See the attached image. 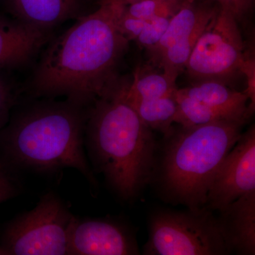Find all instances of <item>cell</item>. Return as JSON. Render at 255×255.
<instances>
[{
  "mask_svg": "<svg viewBox=\"0 0 255 255\" xmlns=\"http://www.w3.org/2000/svg\"><path fill=\"white\" fill-rule=\"evenodd\" d=\"M140 1V0H100L99 4H109V3H117V4L127 5L130 3L135 2V1Z\"/></svg>",
  "mask_w": 255,
  "mask_h": 255,
  "instance_id": "obj_25",
  "label": "cell"
},
{
  "mask_svg": "<svg viewBox=\"0 0 255 255\" xmlns=\"http://www.w3.org/2000/svg\"><path fill=\"white\" fill-rule=\"evenodd\" d=\"M75 216L53 193L42 196L29 211L6 224L0 243L1 255H66Z\"/></svg>",
  "mask_w": 255,
  "mask_h": 255,
  "instance_id": "obj_6",
  "label": "cell"
},
{
  "mask_svg": "<svg viewBox=\"0 0 255 255\" xmlns=\"http://www.w3.org/2000/svg\"><path fill=\"white\" fill-rule=\"evenodd\" d=\"M48 30L17 18H0V68L27 61L47 41Z\"/></svg>",
  "mask_w": 255,
  "mask_h": 255,
  "instance_id": "obj_11",
  "label": "cell"
},
{
  "mask_svg": "<svg viewBox=\"0 0 255 255\" xmlns=\"http://www.w3.org/2000/svg\"><path fill=\"white\" fill-rule=\"evenodd\" d=\"M221 7L229 10L238 22L251 14L254 7L255 0H214Z\"/></svg>",
  "mask_w": 255,
  "mask_h": 255,
  "instance_id": "obj_23",
  "label": "cell"
},
{
  "mask_svg": "<svg viewBox=\"0 0 255 255\" xmlns=\"http://www.w3.org/2000/svg\"><path fill=\"white\" fill-rule=\"evenodd\" d=\"M238 23L229 10L220 6L196 42L184 68L194 83L215 81L228 85L241 73L245 45Z\"/></svg>",
  "mask_w": 255,
  "mask_h": 255,
  "instance_id": "obj_7",
  "label": "cell"
},
{
  "mask_svg": "<svg viewBox=\"0 0 255 255\" xmlns=\"http://www.w3.org/2000/svg\"><path fill=\"white\" fill-rule=\"evenodd\" d=\"M207 207L159 210L151 215L147 255H222L232 253L218 218Z\"/></svg>",
  "mask_w": 255,
  "mask_h": 255,
  "instance_id": "obj_5",
  "label": "cell"
},
{
  "mask_svg": "<svg viewBox=\"0 0 255 255\" xmlns=\"http://www.w3.org/2000/svg\"><path fill=\"white\" fill-rule=\"evenodd\" d=\"M18 190L19 186L11 170L0 162V204L14 197Z\"/></svg>",
  "mask_w": 255,
  "mask_h": 255,
  "instance_id": "obj_21",
  "label": "cell"
},
{
  "mask_svg": "<svg viewBox=\"0 0 255 255\" xmlns=\"http://www.w3.org/2000/svg\"><path fill=\"white\" fill-rule=\"evenodd\" d=\"M135 235L126 225L109 219L74 217L68 240V255H138Z\"/></svg>",
  "mask_w": 255,
  "mask_h": 255,
  "instance_id": "obj_9",
  "label": "cell"
},
{
  "mask_svg": "<svg viewBox=\"0 0 255 255\" xmlns=\"http://www.w3.org/2000/svg\"><path fill=\"white\" fill-rule=\"evenodd\" d=\"M184 0H140L124 6V14L130 17L150 20L172 17Z\"/></svg>",
  "mask_w": 255,
  "mask_h": 255,
  "instance_id": "obj_18",
  "label": "cell"
},
{
  "mask_svg": "<svg viewBox=\"0 0 255 255\" xmlns=\"http://www.w3.org/2000/svg\"><path fill=\"white\" fill-rule=\"evenodd\" d=\"M255 191V128L242 133L211 181L205 207L220 210Z\"/></svg>",
  "mask_w": 255,
  "mask_h": 255,
  "instance_id": "obj_8",
  "label": "cell"
},
{
  "mask_svg": "<svg viewBox=\"0 0 255 255\" xmlns=\"http://www.w3.org/2000/svg\"><path fill=\"white\" fill-rule=\"evenodd\" d=\"M240 72L246 78L247 87L243 91L249 99L248 113L253 116L255 109V48L244 50V55L242 60Z\"/></svg>",
  "mask_w": 255,
  "mask_h": 255,
  "instance_id": "obj_19",
  "label": "cell"
},
{
  "mask_svg": "<svg viewBox=\"0 0 255 255\" xmlns=\"http://www.w3.org/2000/svg\"><path fill=\"white\" fill-rule=\"evenodd\" d=\"M184 95L202 102L214 110L227 114L236 120L248 122L249 99L243 92L233 90L221 82L205 81L179 89Z\"/></svg>",
  "mask_w": 255,
  "mask_h": 255,
  "instance_id": "obj_14",
  "label": "cell"
},
{
  "mask_svg": "<svg viewBox=\"0 0 255 255\" xmlns=\"http://www.w3.org/2000/svg\"><path fill=\"white\" fill-rule=\"evenodd\" d=\"M14 102V97L11 88L0 78V130L7 122L10 110Z\"/></svg>",
  "mask_w": 255,
  "mask_h": 255,
  "instance_id": "obj_24",
  "label": "cell"
},
{
  "mask_svg": "<svg viewBox=\"0 0 255 255\" xmlns=\"http://www.w3.org/2000/svg\"><path fill=\"white\" fill-rule=\"evenodd\" d=\"M147 21L148 20L140 19V18H132L127 16L124 14L123 10V12L119 18V28L121 33L128 41L135 40L143 28L145 27Z\"/></svg>",
  "mask_w": 255,
  "mask_h": 255,
  "instance_id": "obj_22",
  "label": "cell"
},
{
  "mask_svg": "<svg viewBox=\"0 0 255 255\" xmlns=\"http://www.w3.org/2000/svg\"><path fill=\"white\" fill-rule=\"evenodd\" d=\"M220 226L232 252L255 254V191L220 210Z\"/></svg>",
  "mask_w": 255,
  "mask_h": 255,
  "instance_id": "obj_10",
  "label": "cell"
},
{
  "mask_svg": "<svg viewBox=\"0 0 255 255\" xmlns=\"http://www.w3.org/2000/svg\"><path fill=\"white\" fill-rule=\"evenodd\" d=\"M246 124L227 120L172 128L165 135L159 174V186L167 201L189 209L205 207L211 181Z\"/></svg>",
  "mask_w": 255,
  "mask_h": 255,
  "instance_id": "obj_4",
  "label": "cell"
},
{
  "mask_svg": "<svg viewBox=\"0 0 255 255\" xmlns=\"http://www.w3.org/2000/svg\"><path fill=\"white\" fill-rule=\"evenodd\" d=\"M171 18L159 17L148 20L135 41L147 49L155 46L165 33Z\"/></svg>",
  "mask_w": 255,
  "mask_h": 255,
  "instance_id": "obj_20",
  "label": "cell"
},
{
  "mask_svg": "<svg viewBox=\"0 0 255 255\" xmlns=\"http://www.w3.org/2000/svg\"><path fill=\"white\" fill-rule=\"evenodd\" d=\"M175 98L177 102L175 123L181 127H196L221 121H239L233 119L227 114L214 110L202 102L188 97L178 88L175 92Z\"/></svg>",
  "mask_w": 255,
  "mask_h": 255,
  "instance_id": "obj_17",
  "label": "cell"
},
{
  "mask_svg": "<svg viewBox=\"0 0 255 255\" xmlns=\"http://www.w3.org/2000/svg\"><path fill=\"white\" fill-rule=\"evenodd\" d=\"M175 92L172 95L152 100L125 99L146 127L152 130L162 132L165 136L173 128L172 124L175 123L177 112Z\"/></svg>",
  "mask_w": 255,
  "mask_h": 255,
  "instance_id": "obj_15",
  "label": "cell"
},
{
  "mask_svg": "<svg viewBox=\"0 0 255 255\" xmlns=\"http://www.w3.org/2000/svg\"><path fill=\"white\" fill-rule=\"evenodd\" d=\"M82 107L69 100L48 102L18 114L0 134L1 163L10 170L73 168L95 185L85 152L87 114Z\"/></svg>",
  "mask_w": 255,
  "mask_h": 255,
  "instance_id": "obj_3",
  "label": "cell"
},
{
  "mask_svg": "<svg viewBox=\"0 0 255 255\" xmlns=\"http://www.w3.org/2000/svg\"><path fill=\"white\" fill-rule=\"evenodd\" d=\"M17 19L50 29L78 14L82 0H5Z\"/></svg>",
  "mask_w": 255,
  "mask_h": 255,
  "instance_id": "obj_13",
  "label": "cell"
},
{
  "mask_svg": "<svg viewBox=\"0 0 255 255\" xmlns=\"http://www.w3.org/2000/svg\"><path fill=\"white\" fill-rule=\"evenodd\" d=\"M219 7L214 0H184L180 9L170 18L160 41L147 49L152 61L156 63L169 47L205 28Z\"/></svg>",
  "mask_w": 255,
  "mask_h": 255,
  "instance_id": "obj_12",
  "label": "cell"
},
{
  "mask_svg": "<svg viewBox=\"0 0 255 255\" xmlns=\"http://www.w3.org/2000/svg\"><path fill=\"white\" fill-rule=\"evenodd\" d=\"M94 103L87 113L85 145L117 195L131 200L152 176L155 137L126 100L123 82L118 80Z\"/></svg>",
  "mask_w": 255,
  "mask_h": 255,
  "instance_id": "obj_2",
  "label": "cell"
},
{
  "mask_svg": "<svg viewBox=\"0 0 255 255\" xmlns=\"http://www.w3.org/2000/svg\"><path fill=\"white\" fill-rule=\"evenodd\" d=\"M176 80L168 75L155 72L143 73L138 69L132 82H123L125 98L128 100H146L172 95L177 90Z\"/></svg>",
  "mask_w": 255,
  "mask_h": 255,
  "instance_id": "obj_16",
  "label": "cell"
},
{
  "mask_svg": "<svg viewBox=\"0 0 255 255\" xmlns=\"http://www.w3.org/2000/svg\"><path fill=\"white\" fill-rule=\"evenodd\" d=\"M124 6L101 4L52 42L33 77L35 93L66 96L82 106L107 93L118 81L117 67L128 46L118 26Z\"/></svg>",
  "mask_w": 255,
  "mask_h": 255,
  "instance_id": "obj_1",
  "label": "cell"
}]
</instances>
